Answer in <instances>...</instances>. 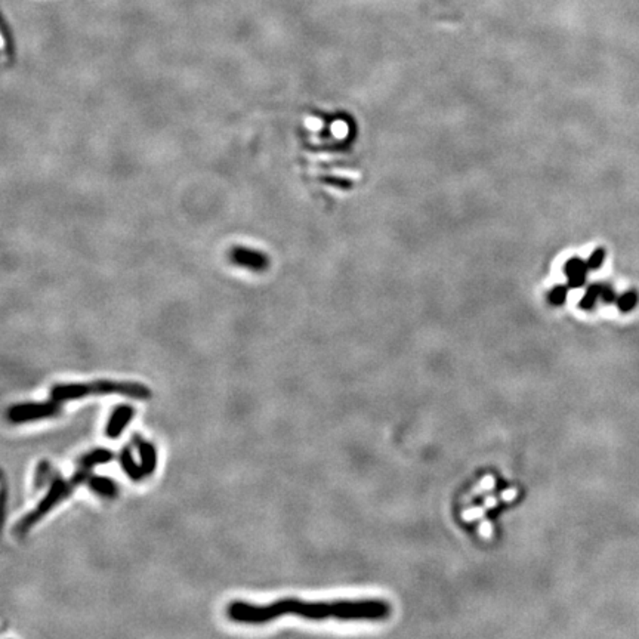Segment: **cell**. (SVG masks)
Masks as SVG:
<instances>
[{
    "mask_svg": "<svg viewBox=\"0 0 639 639\" xmlns=\"http://www.w3.org/2000/svg\"><path fill=\"white\" fill-rule=\"evenodd\" d=\"M62 414V404L49 400V401H40V402H24V404H15L6 410V419L9 423L21 425L36 420H45L53 419Z\"/></svg>",
    "mask_w": 639,
    "mask_h": 639,
    "instance_id": "277c9868",
    "label": "cell"
},
{
    "mask_svg": "<svg viewBox=\"0 0 639 639\" xmlns=\"http://www.w3.org/2000/svg\"><path fill=\"white\" fill-rule=\"evenodd\" d=\"M91 471L92 470H86V467L77 466V471L74 472L73 476L68 479H64L59 474H57L55 478H53V481L49 484L48 493L45 494V497L40 500L31 512L24 515L15 524L12 530L14 536L18 539H24L31 527L36 526L41 518L48 515L53 508L62 502V500H66L68 496H71L74 493V490H76L79 485L88 481Z\"/></svg>",
    "mask_w": 639,
    "mask_h": 639,
    "instance_id": "3957f363",
    "label": "cell"
},
{
    "mask_svg": "<svg viewBox=\"0 0 639 639\" xmlns=\"http://www.w3.org/2000/svg\"><path fill=\"white\" fill-rule=\"evenodd\" d=\"M568 286H555L553 289L549 292V302L555 306L562 305L567 299L568 295Z\"/></svg>",
    "mask_w": 639,
    "mask_h": 639,
    "instance_id": "5bb4252c",
    "label": "cell"
},
{
    "mask_svg": "<svg viewBox=\"0 0 639 639\" xmlns=\"http://www.w3.org/2000/svg\"><path fill=\"white\" fill-rule=\"evenodd\" d=\"M639 304V295L636 290H626L623 292L622 295H619V297H617V308H619V311L623 313V314H627V313H632L635 308L638 306Z\"/></svg>",
    "mask_w": 639,
    "mask_h": 639,
    "instance_id": "4fadbf2b",
    "label": "cell"
},
{
    "mask_svg": "<svg viewBox=\"0 0 639 639\" xmlns=\"http://www.w3.org/2000/svg\"><path fill=\"white\" fill-rule=\"evenodd\" d=\"M293 614L308 620H345V622H380L387 620L391 606L382 600H339L311 602L297 598H283L268 605H253L244 601H232L227 606L228 619L240 624H265Z\"/></svg>",
    "mask_w": 639,
    "mask_h": 639,
    "instance_id": "6da1fadb",
    "label": "cell"
},
{
    "mask_svg": "<svg viewBox=\"0 0 639 639\" xmlns=\"http://www.w3.org/2000/svg\"><path fill=\"white\" fill-rule=\"evenodd\" d=\"M114 459V453L109 449H95V450H91L88 452L86 454H83L79 462H77V466L80 467H86V470H92V467L95 466H100V465H105V463H109Z\"/></svg>",
    "mask_w": 639,
    "mask_h": 639,
    "instance_id": "30bf717a",
    "label": "cell"
},
{
    "mask_svg": "<svg viewBox=\"0 0 639 639\" xmlns=\"http://www.w3.org/2000/svg\"><path fill=\"white\" fill-rule=\"evenodd\" d=\"M588 271L589 266L586 263V261L576 257L568 259L566 265H564V274L567 275L570 289H580V287H583L586 283Z\"/></svg>",
    "mask_w": 639,
    "mask_h": 639,
    "instance_id": "8992f818",
    "label": "cell"
},
{
    "mask_svg": "<svg viewBox=\"0 0 639 639\" xmlns=\"http://www.w3.org/2000/svg\"><path fill=\"white\" fill-rule=\"evenodd\" d=\"M93 396H122L133 400L151 398V389L138 382L95 380L89 383H58L50 388V398L58 402L80 400Z\"/></svg>",
    "mask_w": 639,
    "mask_h": 639,
    "instance_id": "7a4b0ae2",
    "label": "cell"
},
{
    "mask_svg": "<svg viewBox=\"0 0 639 639\" xmlns=\"http://www.w3.org/2000/svg\"><path fill=\"white\" fill-rule=\"evenodd\" d=\"M133 416H135V409L129 406V404H122V406H117L113 410L109 422H106L105 435L111 440L119 438L122 432L124 431L126 425L133 419Z\"/></svg>",
    "mask_w": 639,
    "mask_h": 639,
    "instance_id": "5b68a950",
    "label": "cell"
},
{
    "mask_svg": "<svg viewBox=\"0 0 639 639\" xmlns=\"http://www.w3.org/2000/svg\"><path fill=\"white\" fill-rule=\"evenodd\" d=\"M133 444L136 445L138 452H140L141 466H142L145 475L147 476L153 475L156 472V470H157V450H156V447L151 443L142 440L141 436L136 435V434L133 435Z\"/></svg>",
    "mask_w": 639,
    "mask_h": 639,
    "instance_id": "52a82bcc",
    "label": "cell"
},
{
    "mask_svg": "<svg viewBox=\"0 0 639 639\" xmlns=\"http://www.w3.org/2000/svg\"><path fill=\"white\" fill-rule=\"evenodd\" d=\"M601 292H602V284L601 283H593L592 286L588 287V290L583 295V297L579 302V308L583 311H591L595 308L598 299H601Z\"/></svg>",
    "mask_w": 639,
    "mask_h": 639,
    "instance_id": "7c38bea8",
    "label": "cell"
},
{
    "mask_svg": "<svg viewBox=\"0 0 639 639\" xmlns=\"http://www.w3.org/2000/svg\"><path fill=\"white\" fill-rule=\"evenodd\" d=\"M86 485L89 487L91 492H93L95 494H98L104 499H114L117 494H119V487H117L114 479L109 476L89 475Z\"/></svg>",
    "mask_w": 639,
    "mask_h": 639,
    "instance_id": "ba28073f",
    "label": "cell"
},
{
    "mask_svg": "<svg viewBox=\"0 0 639 639\" xmlns=\"http://www.w3.org/2000/svg\"><path fill=\"white\" fill-rule=\"evenodd\" d=\"M119 461H120V465H122V470L124 471V474L129 476L132 481H142V479L147 476L144 470H142V466L141 463H138L135 461V457L131 452L129 447H123L120 454H119Z\"/></svg>",
    "mask_w": 639,
    "mask_h": 639,
    "instance_id": "9c48e42d",
    "label": "cell"
},
{
    "mask_svg": "<svg viewBox=\"0 0 639 639\" xmlns=\"http://www.w3.org/2000/svg\"><path fill=\"white\" fill-rule=\"evenodd\" d=\"M57 474L58 472H55V470H53L52 465L48 461H40L35 471V481H33L35 490H40V488L49 485Z\"/></svg>",
    "mask_w": 639,
    "mask_h": 639,
    "instance_id": "8fae6325",
    "label": "cell"
},
{
    "mask_svg": "<svg viewBox=\"0 0 639 639\" xmlns=\"http://www.w3.org/2000/svg\"><path fill=\"white\" fill-rule=\"evenodd\" d=\"M617 297H619V295H617L615 289L613 286L610 284H602V292H601V299L605 302V304H615L617 302Z\"/></svg>",
    "mask_w": 639,
    "mask_h": 639,
    "instance_id": "2e32d148",
    "label": "cell"
},
{
    "mask_svg": "<svg viewBox=\"0 0 639 639\" xmlns=\"http://www.w3.org/2000/svg\"><path fill=\"white\" fill-rule=\"evenodd\" d=\"M606 258V250L604 248H596L591 254H589V258L588 261H586V263H588L589 266V270L595 271V270H600L604 261Z\"/></svg>",
    "mask_w": 639,
    "mask_h": 639,
    "instance_id": "9a60e30c",
    "label": "cell"
}]
</instances>
